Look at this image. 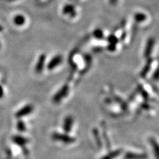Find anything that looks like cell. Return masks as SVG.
I'll return each mask as SVG.
<instances>
[{
  "instance_id": "obj_1",
  "label": "cell",
  "mask_w": 159,
  "mask_h": 159,
  "mask_svg": "<svg viewBox=\"0 0 159 159\" xmlns=\"http://www.w3.org/2000/svg\"><path fill=\"white\" fill-rule=\"evenodd\" d=\"M52 139L54 141L61 142L66 145H70L76 141L75 137L69 135L68 133H61L58 132H54L52 135Z\"/></svg>"
},
{
  "instance_id": "obj_2",
  "label": "cell",
  "mask_w": 159,
  "mask_h": 159,
  "mask_svg": "<svg viewBox=\"0 0 159 159\" xmlns=\"http://www.w3.org/2000/svg\"><path fill=\"white\" fill-rule=\"evenodd\" d=\"M68 92H69V86L67 85V84H66V85L63 86L61 89H60V90H58L55 93V95L52 98L53 102L56 103H60L64 98L66 97V96L68 94Z\"/></svg>"
},
{
  "instance_id": "obj_3",
  "label": "cell",
  "mask_w": 159,
  "mask_h": 159,
  "mask_svg": "<svg viewBox=\"0 0 159 159\" xmlns=\"http://www.w3.org/2000/svg\"><path fill=\"white\" fill-rule=\"evenodd\" d=\"M74 125V118L72 116H68L64 119L62 124V129L64 131L68 133L72 131Z\"/></svg>"
},
{
  "instance_id": "obj_4",
  "label": "cell",
  "mask_w": 159,
  "mask_h": 159,
  "mask_svg": "<svg viewBox=\"0 0 159 159\" xmlns=\"http://www.w3.org/2000/svg\"><path fill=\"white\" fill-rule=\"evenodd\" d=\"M147 155L145 153H135L133 152H127L124 159H147Z\"/></svg>"
},
{
  "instance_id": "obj_5",
  "label": "cell",
  "mask_w": 159,
  "mask_h": 159,
  "mask_svg": "<svg viewBox=\"0 0 159 159\" xmlns=\"http://www.w3.org/2000/svg\"><path fill=\"white\" fill-rule=\"evenodd\" d=\"M62 61V57L61 55H57L54 57L51 61L49 62L47 68L50 70H52L54 68L58 66Z\"/></svg>"
},
{
  "instance_id": "obj_6",
  "label": "cell",
  "mask_w": 159,
  "mask_h": 159,
  "mask_svg": "<svg viewBox=\"0 0 159 159\" xmlns=\"http://www.w3.org/2000/svg\"><path fill=\"white\" fill-rule=\"evenodd\" d=\"M33 111V107L31 105H27L25 106L22 109H20V110L17 112V116L21 117L29 115L31 113H32Z\"/></svg>"
},
{
  "instance_id": "obj_7",
  "label": "cell",
  "mask_w": 159,
  "mask_h": 159,
  "mask_svg": "<svg viewBox=\"0 0 159 159\" xmlns=\"http://www.w3.org/2000/svg\"><path fill=\"white\" fill-rule=\"evenodd\" d=\"M45 58L46 57L44 54H42V55L39 57V59L35 67V70L37 72L40 73L43 71V67L44 65V62H45Z\"/></svg>"
},
{
  "instance_id": "obj_8",
  "label": "cell",
  "mask_w": 159,
  "mask_h": 159,
  "mask_svg": "<svg viewBox=\"0 0 159 159\" xmlns=\"http://www.w3.org/2000/svg\"><path fill=\"white\" fill-rule=\"evenodd\" d=\"M122 152L121 149H117V150L115 151H112L111 152H109L107 153V155L105 156H103L101 159H114L118 156L121 155V153Z\"/></svg>"
},
{
  "instance_id": "obj_9",
  "label": "cell",
  "mask_w": 159,
  "mask_h": 159,
  "mask_svg": "<svg viewBox=\"0 0 159 159\" xmlns=\"http://www.w3.org/2000/svg\"><path fill=\"white\" fill-rule=\"evenodd\" d=\"M13 23L17 26H21L25 23V17L21 14L16 15L13 18Z\"/></svg>"
},
{
  "instance_id": "obj_10",
  "label": "cell",
  "mask_w": 159,
  "mask_h": 159,
  "mask_svg": "<svg viewBox=\"0 0 159 159\" xmlns=\"http://www.w3.org/2000/svg\"><path fill=\"white\" fill-rule=\"evenodd\" d=\"M150 143L152 147V149L154 151V153L156 156L157 159L158 158V145L157 141L155 140V139H150Z\"/></svg>"
},
{
  "instance_id": "obj_11",
  "label": "cell",
  "mask_w": 159,
  "mask_h": 159,
  "mask_svg": "<svg viewBox=\"0 0 159 159\" xmlns=\"http://www.w3.org/2000/svg\"><path fill=\"white\" fill-rule=\"evenodd\" d=\"M14 140H15V142H16L17 144H19V145H21V146L25 145L26 144L28 143V139H27L23 137H21V136L16 137L14 139Z\"/></svg>"
},
{
  "instance_id": "obj_12",
  "label": "cell",
  "mask_w": 159,
  "mask_h": 159,
  "mask_svg": "<svg viewBox=\"0 0 159 159\" xmlns=\"http://www.w3.org/2000/svg\"><path fill=\"white\" fill-rule=\"evenodd\" d=\"M135 19L137 22H143L147 19V16L143 13H137L135 15Z\"/></svg>"
},
{
  "instance_id": "obj_13",
  "label": "cell",
  "mask_w": 159,
  "mask_h": 159,
  "mask_svg": "<svg viewBox=\"0 0 159 159\" xmlns=\"http://www.w3.org/2000/svg\"><path fill=\"white\" fill-rule=\"evenodd\" d=\"M152 44H153V41H152V40H149L148 43H147V45L146 47V50H145V55L146 56H148L149 54H151Z\"/></svg>"
},
{
  "instance_id": "obj_14",
  "label": "cell",
  "mask_w": 159,
  "mask_h": 159,
  "mask_svg": "<svg viewBox=\"0 0 159 159\" xmlns=\"http://www.w3.org/2000/svg\"><path fill=\"white\" fill-rule=\"evenodd\" d=\"M93 135H94V137H95V139H96V141L97 143V145L98 146H100L102 145V141L100 140V139H99V132L98 131L97 129H95L93 131Z\"/></svg>"
},
{
  "instance_id": "obj_15",
  "label": "cell",
  "mask_w": 159,
  "mask_h": 159,
  "mask_svg": "<svg viewBox=\"0 0 159 159\" xmlns=\"http://www.w3.org/2000/svg\"><path fill=\"white\" fill-rule=\"evenodd\" d=\"M94 35L96 38L102 39L103 38V32L101 30H96V31H94Z\"/></svg>"
},
{
  "instance_id": "obj_16",
  "label": "cell",
  "mask_w": 159,
  "mask_h": 159,
  "mask_svg": "<svg viewBox=\"0 0 159 159\" xmlns=\"http://www.w3.org/2000/svg\"><path fill=\"white\" fill-rule=\"evenodd\" d=\"M18 128L19 130L21 131L25 130V124L23 123V121H19L18 124Z\"/></svg>"
}]
</instances>
